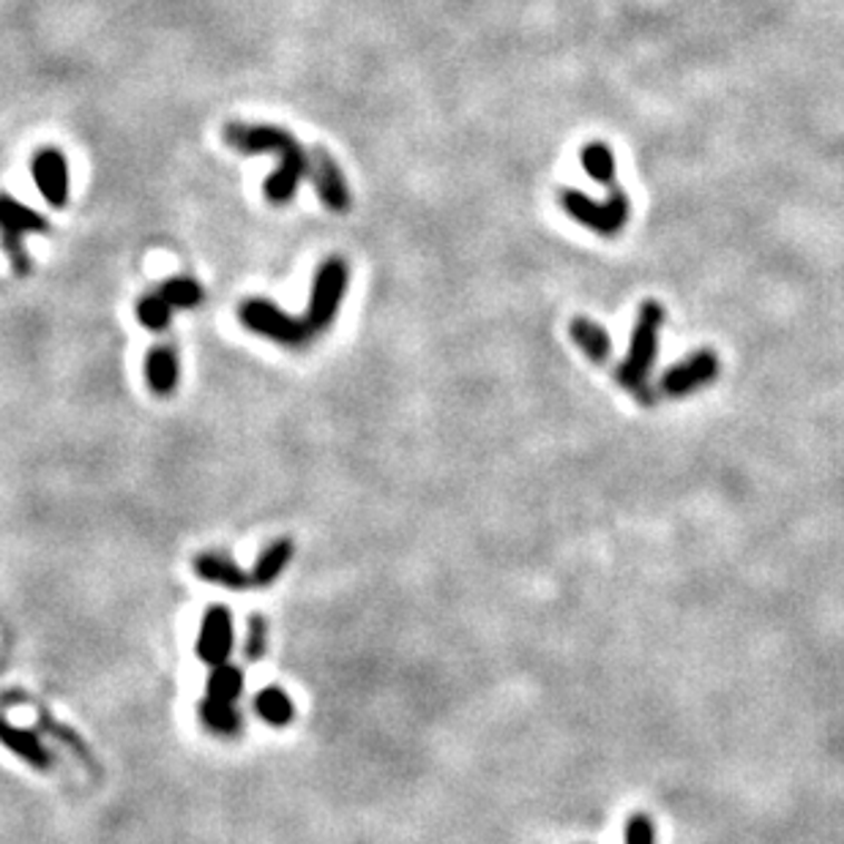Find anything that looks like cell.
<instances>
[{"label": "cell", "instance_id": "cell-1", "mask_svg": "<svg viewBox=\"0 0 844 844\" xmlns=\"http://www.w3.org/2000/svg\"><path fill=\"white\" fill-rule=\"evenodd\" d=\"M225 143L241 154H276L279 167L265 180V197L271 203L282 205L291 203L298 192V184L310 173V156L298 146V140L285 129L276 126H246V124H227Z\"/></svg>", "mask_w": 844, "mask_h": 844}, {"label": "cell", "instance_id": "cell-2", "mask_svg": "<svg viewBox=\"0 0 844 844\" xmlns=\"http://www.w3.org/2000/svg\"><path fill=\"white\" fill-rule=\"evenodd\" d=\"M661 325H665V310H661V304L645 301L640 306V315H637L635 334H631L629 355H626L624 364L618 366V383L624 385L631 396H637V402L645 408L656 405V394L648 385V375L656 364V355H659Z\"/></svg>", "mask_w": 844, "mask_h": 844}, {"label": "cell", "instance_id": "cell-3", "mask_svg": "<svg viewBox=\"0 0 844 844\" xmlns=\"http://www.w3.org/2000/svg\"><path fill=\"white\" fill-rule=\"evenodd\" d=\"M558 203L571 219L580 222L588 230L605 235V238H612V235L624 230L631 214L629 197H626V192L618 189V186H612L610 197H607L605 203L590 200L580 189H560Z\"/></svg>", "mask_w": 844, "mask_h": 844}, {"label": "cell", "instance_id": "cell-4", "mask_svg": "<svg viewBox=\"0 0 844 844\" xmlns=\"http://www.w3.org/2000/svg\"><path fill=\"white\" fill-rule=\"evenodd\" d=\"M238 315L246 328L261 336H268V340L279 342V345L285 347H306L315 340V328L306 323V317L298 321V317L285 315V312L276 310V306L265 298L244 301Z\"/></svg>", "mask_w": 844, "mask_h": 844}, {"label": "cell", "instance_id": "cell-5", "mask_svg": "<svg viewBox=\"0 0 844 844\" xmlns=\"http://www.w3.org/2000/svg\"><path fill=\"white\" fill-rule=\"evenodd\" d=\"M50 230V222L41 214H36L28 205L17 203L14 197L0 195V233H3V249L9 252L11 268L17 274H28L30 261L22 246V235L26 233H45Z\"/></svg>", "mask_w": 844, "mask_h": 844}, {"label": "cell", "instance_id": "cell-6", "mask_svg": "<svg viewBox=\"0 0 844 844\" xmlns=\"http://www.w3.org/2000/svg\"><path fill=\"white\" fill-rule=\"evenodd\" d=\"M347 287V265L340 257H331L317 268L315 285H312L310 312H306V323L315 328V334L328 328L334 323L336 310L342 304V295Z\"/></svg>", "mask_w": 844, "mask_h": 844}, {"label": "cell", "instance_id": "cell-7", "mask_svg": "<svg viewBox=\"0 0 844 844\" xmlns=\"http://www.w3.org/2000/svg\"><path fill=\"white\" fill-rule=\"evenodd\" d=\"M719 372H722V364H719V359H716L714 350H697V353H691L689 359H684L680 364L670 366V370L661 375L659 391L665 396H675V400H680V396H689V394H695V391L705 389L708 383H714V380L719 377Z\"/></svg>", "mask_w": 844, "mask_h": 844}, {"label": "cell", "instance_id": "cell-8", "mask_svg": "<svg viewBox=\"0 0 844 844\" xmlns=\"http://www.w3.org/2000/svg\"><path fill=\"white\" fill-rule=\"evenodd\" d=\"M233 650V618L222 605H214L203 618L197 656L210 667L225 665Z\"/></svg>", "mask_w": 844, "mask_h": 844}, {"label": "cell", "instance_id": "cell-9", "mask_svg": "<svg viewBox=\"0 0 844 844\" xmlns=\"http://www.w3.org/2000/svg\"><path fill=\"white\" fill-rule=\"evenodd\" d=\"M33 180L52 208H63L69 203V161L60 150L45 148L36 154Z\"/></svg>", "mask_w": 844, "mask_h": 844}, {"label": "cell", "instance_id": "cell-10", "mask_svg": "<svg viewBox=\"0 0 844 844\" xmlns=\"http://www.w3.org/2000/svg\"><path fill=\"white\" fill-rule=\"evenodd\" d=\"M310 170L312 180H315V189L321 195V200L328 205L331 210L342 214L350 208V189L342 178L340 165L334 161V156L325 148H315L310 154Z\"/></svg>", "mask_w": 844, "mask_h": 844}, {"label": "cell", "instance_id": "cell-11", "mask_svg": "<svg viewBox=\"0 0 844 844\" xmlns=\"http://www.w3.org/2000/svg\"><path fill=\"white\" fill-rule=\"evenodd\" d=\"M0 746H6L11 755L26 759L36 771L52 768V755L50 749L41 744V738H36V733H30V729L9 725L6 719H0Z\"/></svg>", "mask_w": 844, "mask_h": 844}, {"label": "cell", "instance_id": "cell-12", "mask_svg": "<svg viewBox=\"0 0 844 844\" xmlns=\"http://www.w3.org/2000/svg\"><path fill=\"white\" fill-rule=\"evenodd\" d=\"M195 571L200 580L222 585V588H227V590L252 588V575H246L244 569H238V563H233L227 555H216V552L200 555V558H195Z\"/></svg>", "mask_w": 844, "mask_h": 844}, {"label": "cell", "instance_id": "cell-13", "mask_svg": "<svg viewBox=\"0 0 844 844\" xmlns=\"http://www.w3.org/2000/svg\"><path fill=\"white\" fill-rule=\"evenodd\" d=\"M569 334L575 340V345L588 355L596 364H607L612 355V340L599 323L588 321V317H575L569 325Z\"/></svg>", "mask_w": 844, "mask_h": 844}, {"label": "cell", "instance_id": "cell-14", "mask_svg": "<svg viewBox=\"0 0 844 844\" xmlns=\"http://www.w3.org/2000/svg\"><path fill=\"white\" fill-rule=\"evenodd\" d=\"M293 560V541L291 539H276L257 558L255 569H252V588H268L279 580L282 571L287 569V563Z\"/></svg>", "mask_w": 844, "mask_h": 844}, {"label": "cell", "instance_id": "cell-15", "mask_svg": "<svg viewBox=\"0 0 844 844\" xmlns=\"http://www.w3.org/2000/svg\"><path fill=\"white\" fill-rule=\"evenodd\" d=\"M148 389L159 396H170L178 385V359L170 347H154L146 355Z\"/></svg>", "mask_w": 844, "mask_h": 844}, {"label": "cell", "instance_id": "cell-16", "mask_svg": "<svg viewBox=\"0 0 844 844\" xmlns=\"http://www.w3.org/2000/svg\"><path fill=\"white\" fill-rule=\"evenodd\" d=\"M255 710L263 722H268L271 727H287L293 722L295 708L293 699L287 697L285 689L279 686H268L261 695L255 697Z\"/></svg>", "mask_w": 844, "mask_h": 844}, {"label": "cell", "instance_id": "cell-17", "mask_svg": "<svg viewBox=\"0 0 844 844\" xmlns=\"http://www.w3.org/2000/svg\"><path fill=\"white\" fill-rule=\"evenodd\" d=\"M580 159H582L585 173H588L596 184L615 186V154L607 143H601V140L585 143Z\"/></svg>", "mask_w": 844, "mask_h": 844}, {"label": "cell", "instance_id": "cell-18", "mask_svg": "<svg viewBox=\"0 0 844 844\" xmlns=\"http://www.w3.org/2000/svg\"><path fill=\"white\" fill-rule=\"evenodd\" d=\"M200 719L210 733L219 735H235L241 727V716L233 708V703H222V699L214 697H205L200 703Z\"/></svg>", "mask_w": 844, "mask_h": 844}, {"label": "cell", "instance_id": "cell-19", "mask_svg": "<svg viewBox=\"0 0 844 844\" xmlns=\"http://www.w3.org/2000/svg\"><path fill=\"white\" fill-rule=\"evenodd\" d=\"M241 691H244V673L238 667H214V673L208 678V697L222 699V703H235L241 697Z\"/></svg>", "mask_w": 844, "mask_h": 844}, {"label": "cell", "instance_id": "cell-20", "mask_svg": "<svg viewBox=\"0 0 844 844\" xmlns=\"http://www.w3.org/2000/svg\"><path fill=\"white\" fill-rule=\"evenodd\" d=\"M159 293L170 301L173 310H195L205 298L203 287L195 279H189V276H173V279H167L161 285Z\"/></svg>", "mask_w": 844, "mask_h": 844}, {"label": "cell", "instance_id": "cell-21", "mask_svg": "<svg viewBox=\"0 0 844 844\" xmlns=\"http://www.w3.org/2000/svg\"><path fill=\"white\" fill-rule=\"evenodd\" d=\"M173 312L175 310L170 306V301L161 293L146 295V298L137 304V317H140V323L146 325L148 331H165L173 321Z\"/></svg>", "mask_w": 844, "mask_h": 844}, {"label": "cell", "instance_id": "cell-22", "mask_svg": "<svg viewBox=\"0 0 844 844\" xmlns=\"http://www.w3.org/2000/svg\"><path fill=\"white\" fill-rule=\"evenodd\" d=\"M626 844H656L654 820L642 812L626 820Z\"/></svg>", "mask_w": 844, "mask_h": 844}, {"label": "cell", "instance_id": "cell-23", "mask_svg": "<svg viewBox=\"0 0 844 844\" xmlns=\"http://www.w3.org/2000/svg\"><path fill=\"white\" fill-rule=\"evenodd\" d=\"M265 645H268V629H265L263 618L249 620V635H246V659L261 661L265 656Z\"/></svg>", "mask_w": 844, "mask_h": 844}]
</instances>
